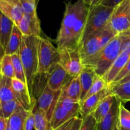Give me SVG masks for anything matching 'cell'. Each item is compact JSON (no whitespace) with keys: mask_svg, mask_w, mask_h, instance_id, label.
Listing matches in <instances>:
<instances>
[{"mask_svg":"<svg viewBox=\"0 0 130 130\" xmlns=\"http://www.w3.org/2000/svg\"><path fill=\"white\" fill-rule=\"evenodd\" d=\"M76 118H72L71 120L68 121L66 122V123H64V124H62V126H59L58 128H57V129L54 130H69L71 129V127H72V124H73L74 121V119Z\"/></svg>","mask_w":130,"mask_h":130,"instance_id":"39","label":"cell"},{"mask_svg":"<svg viewBox=\"0 0 130 130\" xmlns=\"http://www.w3.org/2000/svg\"><path fill=\"white\" fill-rule=\"evenodd\" d=\"M109 87L107 85L106 83L105 82L103 78L100 76H98L97 74L96 75L95 77V79H94L93 83L92 85H91V88L89 90V91H88L87 94L85 96V99H83L85 100L87 98L90 97V96H92V95H95V94L98 93L100 92L101 91H102L103 90L105 89L106 88ZM82 101V102H83Z\"/></svg>","mask_w":130,"mask_h":130,"instance_id":"30","label":"cell"},{"mask_svg":"<svg viewBox=\"0 0 130 130\" xmlns=\"http://www.w3.org/2000/svg\"><path fill=\"white\" fill-rule=\"evenodd\" d=\"M29 1H36V0H29Z\"/></svg>","mask_w":130,"mask_h":130,"instance_id":"49","label":"cell"},{"mask_svg":"<svg viewBox=\"0 0 130 130\" xmlns=\"http://www.w3.org/2000/svg\"><path fill=\"white\" fill-rule=\"evenodd\" d=\"M29 112L22 107H19L8 119V124L11 130H24L25 121Z\"/></svg>","mask_w":130,"mask_h":130,"instance_id":"22","label":"cell"},{"mask_svg":"<svg viewBox=\"0 0 130 130\" xmlns=\"http://www.w3.org/2000/svg\"><path fill=\"white\" fill-rule=\"evenodd\" d=\"M130 81V73L128 74L127 75V76H126V77H124V78H123V79L121 80V81H119V83H117L116 85H118V84H119V83H122L126 82V81ZM115 85H114V86H115Z\"/></svg>","mask_w":130,"mask_h":130,"instance_id":"42","label":"cell"},{"mask_svg":"<svg viewBox=\"0 0 130 130\" xmlns=\"http://www.w3.org/2000/svg\"><path fill=\"white\" fill-rule=\"evenodd\" d=\"M74 115L66 110L60 104L57 103V106L55 109L52 118L50 120V124L52 129H57L59 126H62L66 122L71 120L74 118H76Z\"/></svg>","mask_w":130,"mask_h":130,"instance_id":"18","label":"cell"},{"mask_svg":"<svg viewBox=\"0 0 130 130\" xmlns=\"http://www.w3.org/2000/svg\"><path fill=\"white\" fill-rule=\"evenodd\" d=\"M130 55L125 53H121L117 59L114 61L106 73L104 74L102 78L108 86H110L117 76L119 75L121 71L123 70L129 59Z\"/></svg>","mask_w":130,"mask_h":130,"instance_id":"16","label":"cell"},{"mask_svg":"<svg viewBox=\"0 0 130 130\" xmlns=\"http://www.w3.org/2000/svg\"><path fill=\"white\" fill-rule=\"evenodd\" d=\"M85 1V2L86 3V4H88V5H90V6H91V4H92L93 1V0H84Z\"/></svg>","mask_w":130,"mask_h":130,"instance_id":"44","label":"cell"},{"mask_svg":"<svg viewBox=\"0 0 130 130\" xmlns=\"http://www.w3.org/2000/svg\"><path fill=\"white\" fill-rule=\"evenodd\" d=\"M81 86L79 76L73 77L62 89L60 96L81 102Z\"/></svg>","mask_w":130,"mask_h":130,"instance_id":"17","label":"cell"},{"mask_svg":"<svg viewBox=\"0 0 130 130\" xmlns=\"http://www.w3.org/2000/svg\"><path fill=\"white\" fill-rule=\"evenodd\" d=\"M107 25L116 35L130 30V0H123L114 8Z\"/></svg>","mask_w":130,"mask_h":130,"instance_id":"7","label":"cell"},{"mask_svg":"<svg viewBox=\"0 0 130 130\" xmlns=\"http://www.w3.org/2000/svg\"><path fill=\"white\" fill-rule=\"evenodd\" d=\"M8 126V119L0 117V130H6Z\"/></svg>","mask_w":130,"mask_h":130,"instance_id":"40","label":"cell"},{"mask_svg":"<svg viewBox=\"0 0 130 130\" xmlns=\"http://www.w3.org/2000/svg\"><path fill=\"white\" fill-rule=\"evenodd\" d=\"M72 77L58 63L48 74L46 85L53 91L62 90Z\"/></svg>","mask_w":130,"mask_h":130,"instance_id":"10","label":"cell"},{"mask_svg":"<svg viewBox=\"0 0 130 130\" xmlns=\"http://www.w3.org/2000/svg\"><path fill=\"white\" fill-rule=\"evenodd\" d=\"M0 73L9 78H15L13 65L11 55H5L0 62Z\"/></svg>","mask_w":130,"mask_h":130,"instance_id":"27","label":"cell"},{"mask_svg":"<svg viewBox=\"0 0 130 130\" xmlns=\"http://www.w3.org/2000/svg\"><path fill=\"white\" fill-rule=\"evenodd\" d=\"M0 11L16 25H19L24 15L19 0H0Z\"/></svg>","mask_w":130,"mask_h":130,"instance_id":"13","label":"cell"},{"mask_svg":"<svg viewBox=\"0 0 130 130\" xmlns=\"http://www.w3.org/2000/svg\"><path fill=\"white\" fill-rule=\"evenodd\" d=\"M39 38L33 36H23L19 50V55L26 77L27 86L30 96L34 99H35L33 96V90L38 75V48Z\"/></svg>","mask_w":130,"mask_h":130,"instance_id":"2","label":"cell"},{"mask_svg":"<svg viewBox=\"0 0 130 130\" xmlns=\"http://www.w3.org/2000/svg\"><path fill=\"white\" fill-rule=\"evenodd\" d=\"M111 93L122 102H130V81L109 87Z\"/></svg>","mask_w":130,"mask_h":130,"instance_id":"25","label":"cell"},{"mask_svg":"<svg viewBox=\"0 0 130 130\" xmlns=\"http://www.w3.org/2000/svg\"><path fill=\"white\" fill-rule=\"evenodd\" d=\"M20 1H25V0H19Z\"/></svg>","mask_w":130,"mask_h":130,"instance_id":"50","label":"cell"},{"mask_svg":"<svg viewBox=\"0 0 130 130\" xmlns=\"http://www.w3.org/2000/svg\"><path fill=\"white\" fill-rule=\"evenodd\" d=\"M114 130H119V124H118V126H117L115 128H114Z\"/></svg>","mask_w":130,"mask_h":130,"instance_id":"45","label":"cell"},{"mask_svg":"<svg viewBox=\"0 0 130 130\" xmlns=\"http://www.w3.org/2000/svg\"><path fill=\"white\" fill-rule=\"evenodd\" d=\"M61 91H53L46 84L38 100H36V106L46 114L50 122L59 100Z\"/></svg>","mask_w":130,"mask_h":130,"instance_id":"9","label":"cell"},{"mask_svg":"<svg viewBox=\"0 0 130 130\" xmlns=\"http://www.w3.org/2000/svg\"><path fill=\"white\" fill-rule=\"evenodd\" d=\"M83 123V118L79 116H77L75 118L74 121L72 124V127L69 130H79Z\"/></svg>","mask_w":130,"mask_h":130,"instance_id":"38","label":"cell"},{"mask_svg":"<svg viewBox=\"0 0 130 130\" xmlns=\"http://www.w3.org/2000/svg\"><path fill=\"white\" fill-rule=\"evenodd\" d=\"M59 52L58 64L72 77L79 76L84 67L79 48L62 50Z\"/></svg>","mask_w":130,"mask_h":130,"instance_id":"8","label":"cell"},{"mask_svg":"<svg viewBox=\"0 0 130 130\" xmlns=\"http://www.w3.org/2000/svg\"><path fill=\"white\" fill-rule=\"evenodd\" d=\"M21 105L17 100H10L1 103L0 109V117L8 119V118L19 109Z\"/></svg>","mask_w":130,"mask_h":130,"instance_id":"29","label":"cell"},{"mask_svg":"<svg viewBox=\"0 0 130 130\" xmlns=\"http://www.w3.org/2000/svg\"><path fill=\"white\" fill-rule=\"evenodd\" d=\"M1 98H0V109H1Z\"/></svg>","mask_w":130,"mask_h":130,"instance_id":"48","label":"cell"},{"mask_svg":"<svg viewBox=\"0 0 130 130\" xmlns=\"http://www.w3.org/2000/svg\"><path fill=\"white\" fill-rule=\"evenodd\" d=\"M112 93L109 87L106 88L100 92L95 94L90 97L87 98L80 103L79 114L81 118H84L91 114L96 109L100 103L106 97L107 95Z\"/></svg>","mask_w":130,"mask_h":130,"instance_id":"14","label":"cell"},{"mask_svg":"<svg viewBox=\"0 0 130 130\" xmlns=\"http://www.w3.org/2000/svg\"><path fill=\"white\" fill-rule=\"evenodd\" d=\"M38 75H48L58 63L60 52L48 39L40 37L38 43Z\"/></svg>","mask_w":130,"mask_h":130,"instance_id":"5","label":"cell"},{"mask_svg":"<svg viewBox=\"0 0 130 130\" xmlns=\"http://www.w3.org/2000/svg\"><path fill=\"white\" fill-rule=\"evenodd\" d=\"M20 3L24 14L34 15L37 13V1L25 0V1H20Z\"/></svg>","mask_w":130,"mask_h":130,"instance_id":"33","label":"cell"},{"mask_svg":"<svg viewBox=\"0 0 130 130\" xmlns=\"http://www.w3.org/2000/svg\"><path fill=\"white\" fill-rule=\"evenodd\" d=\"M11 58H12L14 72H15V78L17 79L19 81H22V82L27 85V80L26 77H25V71H24V67H23L21 60H20L19 52L17 53H15V54L12 55Z\"/></svg>","mask_w":130,"mask_h":130,"instance_id":"28","label":"cell"},{"mask_svg":"<svg viewBox=\"0 0 130 130\" xmlns=\"http://www.w3.org/2000/svg\"><path fill=\"white\" fill-rule=\"evenodd\" d=\"M22 36L23 35L20 29H19L17 25L15 24L11 36L5 48V55H12L19 53L22 41Z\"/></svg>","mask_w":130,"mask_h":130,"instance_id":"23","label":"cell"},{"mask_svg":"<svg viewBox=\"0 0 130 130\" xmlns=\"http://www.w3.org/2000/svg\"><path fill=\"white\" fill-rule=\"evenodd\" d=\"M90 6L84 0L66 3L63 20L56 39L58 50L79 48Z\"/></svg>","mask_w":130,"mask_h":130,"instance_id":"1","label":"cell"},{"mask_svg":"<svg viewBox=\"0 0 130 130\" xmlns=\"http://www.w3.org/2000/svg\"><path fill=\"white\" fill-rule=\"evenodd\" d=\"M123 1V0H102L100 4L105 6L115 8Z\"/></svg>","mask_w":130,"mask_h":130,"instance_id":"37","label":"cell"},{"mask_svg":"<svg viewBox=\"0 0 130 130\" xmlns=\"http://www.w3.org/2000/svg\"><path fill=\"white\" fill-rule=\"evenodd\" d=\"M32 112L34 118V128L35 130H53L50 122L47 119L46 114L38 109L36 104L32 109Z\"/></svg>","mask_w":130,"mask_h":130,"instance_id":"26","label":"cell"},{"mask_svg":"<svg viewBox=\"0 0 130 130\" xmlns=\"http://www.w3.org/2000/svg\"><path fill=\"white\" fill-rule=\"evenodd\" d=\"M79 130H96V122L92 114L83 118V123Z\"/></svg>","mask_w":130,"mask_h":130,"instance_id":"34","label":"cell"},{"mask_svg":"<svg viewBox=\"0 0 130 130\" xmlns=\"http://www.w3.org/2000/svg\"><path fill=\"white\" fill-rule=\"evenodd\" d=\"M116 36V34L107 25L102 30L80 45L79 51L83 64L84 62L97 54Z\"/></svg>","mask_w":130,"mask_h":130,"instance_id":"6","label":"cell"},{"mask_svg":"<svg viewBox=\"0 0 130 130\" xmlns=\"http://www.w3.org/2000/svg\"><path fill=\"white\" fill-rule=\"evenodd\" d=\"M121 102L116 97L112 107L105 116L96 123V130H114L119 124V106Z\"/></svg>","mask_w":130,"mask_h":130,"instance_id":"15","label":"cell"},{"mask_svg":"<svg viewBox=\"0 0 130 130\" xmlns=\"http://www.w3.org/2000/svg\"><path fill=\"white\" fill-rule=\"evenodd\" d=\"M119 126L125 129H130V111L121 102L119 106Z\"/></svg>","mask_w":130,"mask_h":130,"instance_id":"31","label":"cell"},{"mask_svg":"<svg viewBox=\"0 0 130 130\" xmlns=\"http://www.w3.org/2000/svg\"><path fill=\"white\" fill-rule=\"evenodd\" d=\"M17 26L23 36L41 37V23L37 13L24 14Z\"/></svg>","mask_w":130,"mask_h":130,"instance_id":"12","label":"cell"},{"mask_svg":"<svg viewBox=\"0 0 130 130\" xmlns=\"http://www.w3.org/2000/svg\"><path fill=\"white\" fill-rule=\"evenodd\" d=\"M121 38V53H125L130 55V30L119 34Z\"/></svg>","mask_w":130,"mask_h":130,"instance_id":"32","label":"cell"},{"mask_svg":"<svg viewBox=\"0 0 130 130\" xmlns=\"http://www.w3.org/2000/svg\"><path fill=\"white\" fill-rule=\"evenodd\" d=\"M33 109V108H32ZM34 128V118L32 109L30 110L24 126V130H32Z\"/></svg>","mask_w":130,"mask_h":130,"instance_id":"36","label":"cell"},{"mask_svg":"<svg viewBox=\"0 0 130 130\" xmlns=\"http://www.w3.org/2000/svg\"><path fill=\"white\" fill-rule=\"evenodd\" d=\"M0 98L1 103L10 100H17L12 85V79L0 73Z\"/></svg>","mask_w":130,"mask_h":130,"instance_id":"20","label":"cell"},{"mask_svg":"<svg viewBox=\"0 0 130 130\" xmlns=\"http://www.w3.org/2000/svg\"><path fill=\"white\" fill-rule=\"evenodd\" d=\"M12 85L17 101L26 110L30 111L36 104L35 99L31 97L26 84L16 78L12 79Z\"/></svg>","mask_w":130,"mask_h":130,"instance_id":"11","label":"cell"},{"mask_svg":"<svg viewBox=\"0 0 130 130\" xmlns=\"http://www.w3.org/2000/svg\"><path fill=\"white\" fill-rule=\"evenodd\" d=\"M129 73H130V58L128 60V62L126 63V66H124V68L123 69V70L121 71V72L119 74V75H118V76H117L116 78L115 79L114 82H113L109 86V87H111V86L116 85L118 83H119L121 80H122L123 78H124V77H125Z\"/></svg>","mask_w":130,"mask_h":130,"instance_id":"35","label":"cell"},{"mask_svg":"<svg viewBox=\"0 0 130 130\" xmlns=\"http://www.w3.org/2000/svg\"><path fill=\"white\" fill-rule=\"evenodd\" d=\"M114 10V8L105 6L100 4L90 6L80 45L105 27Z\"/></svg>","mask_w":130,"mask_h":130,"instance_id":"4","label":"cell"},{"mask_svg":"<svg viewBox=\"0 0 130 130\" xmlns=\"http://www.w3.org/2000/svg\"><path fill=\"white\" fill-rule=\"evenodd\" d=\"M102 1V0H93V1L92 4H91V6H92V5H99V4L100 3V2Z\"/></svg>","mask_w":130,"mask_h":130,"instance_id":"43","label":"cell"},{"mask_svg":"<svg viewBox=\"0 0 130 130\" xmlns=\"http://www.w3.org/2000/svg\"><path fill=\"white\" fill-rule=\"evenodd\" d=\"M15 23L0 11V43L5 49L12 33Z\"/></svg>","mask_w":130,"mask_h":130,"instance_id":"21","label":"cell"},{"mask_svg":"<svg viewBox=\"0 0 130 130\" xmlns=\"http://www.w3.org/2000/svg\"><path fill=\"white\" fill-rule=\"evenodd\" d=\"M116 99V96L112 93L107 95L101 102L100 103L97 107L91 113L96 123H99L107 114L110 110Z\"/></svg>","mask_w":130,"mask_h":130,"instance_id":"24","label":"cell"},{"mask_svg":"<svg viewBox=\"0 0 130 130\" xmlns=\"http://www.w3.org/2000/svg\"><path fill=\"white\" fill-rule=\"evenodd\" d=\"M6 130H11V129H10V126H8H8H7V128H6Z\"/></svg>","mask_w":130,"mask_h":130,"instance_id":"47","label":"cell"},{"mask_svg":"<svg viewBox=\"0 0 130 130\" xmlns=\"http://www.w3.org/2000/svg\"><path fill=\"white\" fill-rule=\"evenodd\" d=\"M119 130H130V129H125V128H123L122 127L119 126Z\"/></svg>","mask_w":130,"mask_h":130,"instance_id":"46","label":"cell"},{"mask_svg":"<svg viewBox=\"0 0 130 130\" xmlns=\"http://www.w3.org/2000/svg\"><path fill=\"white\" fill-rule=\"evenodd\" d=\"M121 38L114 36L97 54L83 63V66L92 68L98 76L102 77L121 53Z\"/></svg>","mask_w":130,"mask_h":130,"instance_id":"3","label":"cell"},{"mask_svg":"<svg viewBox=\"0 0 130 130\" xmlns=\"http://www.w3.org/2000/svg\"><path fill=\"white\" fill-rule=\"evenodd\" d=\"M5 55V49L0 43V62Z\"/></svg>","mask_w":130,"mask_h":130,"instance_id":"41","label":"cell"},{"mask_svg":"<svg viewBox=\"0 0 130 130\" xmlns=\"http://www.w3.org/2000/svg\"><path fill=\"white\" fill-rule=\"evenodd\" d=\"M96 75V74L92 68L86 66H84L82 71L79 75L81 86V102L85 99L88 91L91 88Z\"/></svg>","mask_w":130,"mask_h":130,"instance_id":"19","label":"cell"}]
</instances>
